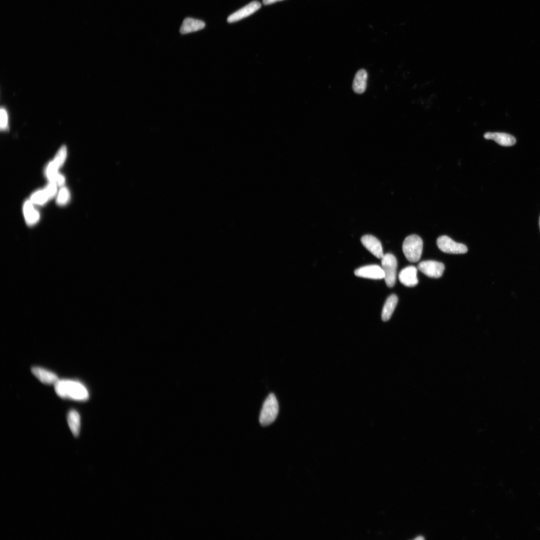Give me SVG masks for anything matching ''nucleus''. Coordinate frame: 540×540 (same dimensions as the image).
Returning <instances> with one entry per match:
<instances>
[{
    "label": "nucleus",
    "instance_id": "f257e3e1",
    "mask_svg": "<svg viewBox=\"0 0 540 540\" xmlns=\"http://www.w3.org/2000/svg\"><path fill=\"white\" fill-rule=\"evenodd\" d=\"M56 394L62 398L84 401L88 399V392L80 382L70 380H58L54 384Z\"/></svg>",
    "mask_w": 540,
    "mask_h": 540
},
{
    "label": "nucleus",
    "instance_id": "f03ea898",
    "mask_svg": "<svg viewBox=\"0 0 540 540\" xmlns=\"http://www.w3.org/2000/svg\"><path fill=\"white\" fill-rule=\"evenodd\" d=\"M402 248L406 258L410 262H416L421 257L423 242L418 235L412 234L404 239Z\"/></svg>",
    "mask_w": 540,
    "mask_h": 540
},
{
    "label": "nucleus",
    "instance_id": "7ed1b4c3",
    "mask_svg": "<svg viewBox=\"0 0 540 540\" xmlns=\"http://www.w3.org/2000/svg\"><path fill=\"white\" fill-rule=\"evenodd\" d=\"M278 412V404L275 395L271 393L266 399L260 415V422L266 426L273 422Z\"/></svg>",
    "mask_w": 540,
    "mask_h": 540
},
{
    "label": "nucleus",
    "instance_id": "20e7f679",
    "mask_svg": "<svg viewBox=\"0 0 540 540\" xmlns=\"http://www.w3.org/2000/svg\"><path fill=\"white\" fill-rule=\"evenodd\" d=\"M382 268L384 273V280L388 287L394 286L396 280L397 260L392 254H384L381 258Z\"/></svg>",
    "mask_w": 540,
    "mask_h": 540
},
{
    "label": "nucleus",
    "instance_id": "39448f33",
    "mask_svg": "<svg viewBox=\"0 0 540 540\" xmlns=\"http://www.w3.org/2000/svg\"><path fill=\"white\" fill-rule=\"evenodd\" d=\"M436 244L439 249L446 253L462 254L466 253L468 251V248L466 245L456 242L446 236L438 237L436 240Z\"/></svg>",
    "mask_w": 540,
    "mask_h": 540
},
{
    "label": "nucleus",
    "instance_id": "423d86ee",
    "mask_svg": "<svg viewBox=\"0 0 540 540\" xmlns=\"http://www.w3.org/2000/svg\"><path fill=\"white\" fill-rule=\"evenodd\" d=\"M418 268L428 277L438 278L444 273V266L440 262L434 260H425L421 262L418 264Z\"/></svg>",
    "mask_w": 540,
    "mask_h": 540
},
{
    "label": "nucleus",
    "instance_id": "0eeeda50",
    "mask_svg": "<svg viewBox=\"0 0 540 540\" xmlns=\"http://www.w3.org/2000/svg\"><path fill=\"white\" fill-rule=\"evenodd\" d=\"M260 7L261 4L259 2L252 1L230 15L227 18V21L229 23L238 22L254 14Z\"/></svg>",
    "mask_w": 540,
    "mask_h": 540
},
{
    "label": "nucleus",
    "instance_id": "6e6552de",
    "mask_svg": "<svg viewBox=\"0 0 540 540\" xmlns=\"http://www.w3.org/2000/svg\"><path fill=\"white\" fill-rule=\"evenodd\" d=\"M354 273L358 277L373 280L384 278V273L382 267L376 264L360 267L356 269Z\"/></svg>",
    "mask_w": 540,
    "mask_h": 540
},
{
    "label": "nucleus",
    "instance_id": "1a4fd4ad",
    "mask_svg": "<svg viewBox=\"0 0 540 540\" xmlns=\"http://www.w3.org/2000/svg\"><path fill=\"white\" fill-rule=\"evenodd\" d=\"M362 245L378 258H382L384 253L380 241L376 237L370 234L362 236L360 239Z\"/></svg>",
    "mask_w": 540,
    "mask_h": 540
},
{
    "label": "nucleus",
    "instance_id": "9d476101",
    "mask_svg": "<svg viewBox=\"0 0 540 540\" xmlns=\"http://www.w3.org/2000/svg\"><path fill=\"white\" fill-rule=\"evenodd\" d=\"M400 282L404 286L413 287L418 284L417 268L414 266H408L403 268L399 273Z\"/></svg>",
    "mask_w": 540,
    "mask_h": 540
},
{
    "label": "nucleus",
    "instance_id": "9b49d317",
    "mask_svg": "<svg viewBox=\"0 0 540 540\" xmlns=\"http://www.w3.org/2000/svg\"><path fill=\"white\" fill-rule=\"evenodd\" d=\"M32 372L41 382L47 384H55L58 378L56 374L40 366H33Z\"/></svg>",
    "mask_w": 540,
    "mask_h": 540
},
{
    "label": "nucleus",
    "instance_id": "f8f14e48",
    "mask_svg": "<svg viewBox=\"0 0 540 540\" xmlns=\"http://www.w3.org/2000/svg\"><path fill=\"white\" fill-rule=\"evenodd\" d=\"M484 138L494 140L498 144L504 146H513L516 142V138L512 136L503 132H488L484 134Z\"/></svg>",
    "mask_w": 540,
    "mask_h": 540
},
{
    "label": "nucleus",
    "instance_id": "ddd939ff",
    "mask_svg": "<svg viewBox=\"0 0 540 540\" xmlns=\"http://www.w3.org/2000/svg\"><path fill=\"white\" fill-rule=\"evenodd\" d=\"M205 26V23L199 20L187 18L184 20L180 28L182 34H186L202 30Z\"/></svg>",
    "mask_w": 540,
    "mask_h": 540
},
{
    "label": "nucleus",
    "instance_id": "4468645a",
    "mask_svg": "<svg viewBox=\"0 0 540 540\" xmlns=\"http://www.w3.org/2000/svg\"><path fill=\"white\" fill-rule=\"evenodd\" d=\"M368 74L364 69L358 70L355 74L352 82L354 91L358 94L363 93L366 88Z\"/></svg>",
    "mask_w": 540,
    "mask_h": 540
},
{
    "label": "nucleus",
    "instance_id": "2eb2a0df",
    "mask_svg": "<svg viewBox=\"0 0 540 540\" xmlns=\"http://www.w3.org/2000/svg\"><path fill=\"white\" fill-rule=\"evenodd\" d=\"M23 212L25 220L28 225L35 224L39 220L40 214L34 208L32 202L30 200L26 201L24 204Z\"/></svg>",
    "mask_w": 540,
    "mask_h": 540
},
{
    "label": "nucleus",
    "instance_id": "dca6fc26",
    "mask_svg": "<svg viewBox=\"0 0 540 540\" xmlns=\"http://www.w3.org/2000/svg\"><path fill=\"white\" fill-rule=\"evenodd\" d=\"M68 426L74 437H78L80 432V418L79 414L74 410L69 411L67 416Z\"/></svg>",
    "mask_w": 540,
    "mask_h": 540
},
{
    "label": "nucleus",
    "instance_id": "f3484780",
    "mask_svg": "<svg viewBox=\"0 0 540 540\" xmlns=\"http://www.w3.org/2000/svg\"><path fill=\"white\" fill-rule=\"evenodd\" d=\"M398 302L397 296L392 294L386 299L382 312V319L386 322L390 318Z\"/></svg>",
    "mask_w": 540,
    "mask_h": 540
},
{
    "label": "nucleus",
    "instance_id": "a211bd4d",
    "mask_svg": "<svg viewBox=\"0 0 540 540\" xmlns=\"http://www.w3.org/2000/svg\"><path fill=\"white\" fill-rule=\"evenodd\" d=\"M49 200L44 190H39L32 194L30 196V201L32 204H43Z\"/></svg>",
    "mask_w": 540,
    "mask_h": 540
},
{
    "label": "nucleus",
    "instance_id": "6ab92c4d",
    "mask_svg": "<svg viewBox=\"0 0 540 540\" xmlns=\"http://www.w3.org/2000/svg\"><path fill=\"white\" fill-rule=\"evenodd\" d=\"M67 150L65 146H62L57 152L54 159V162L58 167L61 166L66 156Z\"/></svg>",
    "mask_w": 540,
    "mask_h": 540
},
{
    "label": "nucleus",
    "instance_id": "aec40b11",
    "mask_svg": "<svg viewBox=\"0 0 540 540\" xmlns=\"http://www.w3.org/2000/svg\"><path fill=\"white\" fill-rule=\"evenodd\" d=\"M69 198L70 192L66 188L62 187L59 191L56 202L60 205H64L68 202Z\"/></svg>",
    "mask_w": 540,
    "mask_h": 540
},
{
    "label": "nucleus",
    "instance_id": "412c9836",
    "mask_svg": "<svg viewBox=\"0 0 540 540\" xmlns=\"http://www.w3.org/2000/svg\"><path fill=\"white\" fill-rule=\"evenodd\" d=\"M57 186L56 183L50 182L44 189L49 199L52 198L56 194Z\"/></svg>",
    "mask_w": 540,
    "mask_h": 540
},
{
    "label": "nucleus",
    "instance_id": "4be33fe9",
    "mask_svg": "<svg viewBox=\"0 0 540 540\" xmlns=\"http://www.w3.org/2000/svg\"><path fill=\"white\" fill-rule=\"evenodd\" d=\"M8 126V116L6 109L1 108L0 112V126L1 130H6Z\"/></svg>",
    "mask_w": 540,
    "mask_h": 540
},
{
    "label": "nucleus",
    "instance_id": "5701e85b",
    "mask_svg": "<svg viewBox=\"0 0 540 540\" xmlns=\"http://www.w3.org/2000/svg\"><path fill=\"white\" fill-rule=\"evenodd\" d=\"M283 0H262V3L265 5L270 4L274 2Z\"/></svg>",
    "mask_w": 540,
    "mask_h": 540
},
{
    "label": "nucleus",
    "instance_id": "b1692460",
    "mask_svg": "<svg viewBox=\"0 0 540 540\" xmlns=\"http://www.w3.org/2000/svg\"><path fill=\"white\" fill-rule=\"evenodd\" d=\"M539 226H540V219H539Z\"/></svg>",
    "mask_w": 540,
    "mask_h": 540
}]
</instances>
